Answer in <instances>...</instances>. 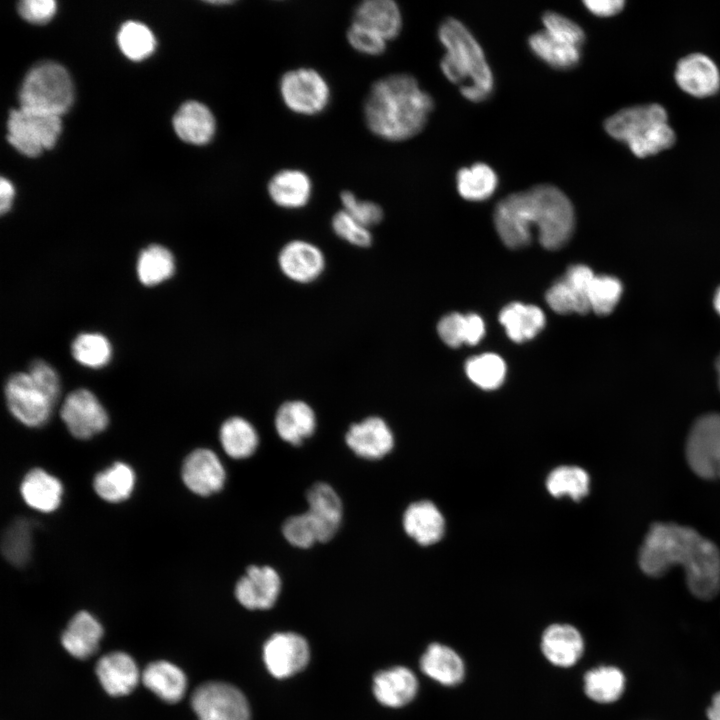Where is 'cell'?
Wrapping results in <instances>:
<instances>
[{
  "label": "cell",
  "mask_w": 720,
  "mask_h": 720,
  "mask_svg": "<svg viewBox=\"0 0 720 720\" xmlns=\"http://www.w3.org/2000/svg\"><path fill=\"white\" fill-rule=\"evenodd\" d=\"M74 359L90 368H101L111 359L112 347L108 339L99 333H81L72 342Z\"/></svg>",
  "instance_id": "7bdbcfd3"
},
{
  "label": "cell",
  "mask_w": 720,
  "mask_h": 720,
  "mask_svg": "<svg viewBox=\"0 0 720 720\" xmlns=\"http://www.w3.org/2000/svg\"><path fill=\"white\" fill-rule=\"evenodd\" d=\"M308 510L318 535V542L331 540L342 520V502L336 491L326 483L314 484L306 493Z\"/></svg>",
  "instance_id": "ffe728a7"
},
{
  "label": "cell",
  "mask_w": 720,
  "mask_h": 720,
  "mask_svg": "<svg viewBox=\"0 0 720 720\" xmlns=\"http://www.w3.org/2000/svg\"><path fill=\"white\" fill-rule=\"evenodd\" d=\"M465 371L474 384L485 390H493L503 383L506 365L498 355L485 353L470 358L465 364Z\"/></svg>",
  "instance_id": "ee69618b"
},
{
  "label": "cell",
  "mask_w": 720,
  "mask_h": 720,
  "mask_svg": "<svg viewBox=\"0 0 720 720\" xmlns=\"http://www.w3.org/2000/svg\"><path fill=\"white\" fill-rule=\"evenodd\" d=\"M584 649V638L572 625L553 624L542 635L541 650L547 660L556 666L570 667L576 664Z\"/></svg>",
  "instance_id": "603a6c76"
},
{
  "label": "cell",
  "mask_w": 720,
  "mask_h": 720,
  "mask_svg": "<svg viewBox=\"0 0 720 720\" xmlns=\"http://www.w3.org/2000/svg\"><path fill=\"white\" fill-rule=\"evenodd\" d=\"M279 93L290 111L303 116L322 113L331 99L327 80L319 71L310 67L286 71L279 80Z\"/></svg>",
  "instance_id": "ba28073f"
},
{
  "label": "cell",
  "mask_w": 720,
  "mask_h": 720,
  "mask_svg": "<svg viewBox=\"0 0 720 720\" xmlns=\"http://www.w3.org/2000/svg\"><path fill=\"white\" fill-rule=\"evenodd\" d=\"M604 129L639 158L655 155L675 142L666 110L655 103L619 110L605 120Z\"/></svg>",
  "instance_id": "277c9868"
},
{
  "label": "cell",
  "mask_w": 720,
  "mask_h": 720,
  "mask_svg": "<svg viewBox=\"0 0 720 720\" xmlns=\"http://www.w3.org/2000/svg\"><path fill=\"white\" fill-rule=\"evenodd\" d=\"M96 674L102 687L112 696L130 693L139 681L136 663L123 652H112L100 658Z\"/></svg>",
  "instance_id": "d4e9b609"
},
{
  "label": "cell",
  "mask_w": 720,
  "mask_h": 720,
  "mask_svg": "<svg viewBox=\"0 0 720 720\" xmlns=\"http://www.w3.org/2000/svg\"><path fill=\"white\" fill-rule=\"evenodd\" d=\"M135 485V474L132 468L122 462L98 473L93 487L99 497L108 502H120L127 499Z\"/></svg>",
  "instance_id": "ab89813d"
},
{
  "label": "cell",
  "mask_w": 720,
  "mask_h": 720,
  "mask_svg": "<svg viewBox=\"0 0 720 720\" xmlns=\"http://www.w3.org/2000/svg\"><path fill=\"white\" fill-rule=\"evenodd\" d=\"M705 714L707 720H720V690L711 696Z\"/></svg>",
  "instance_id": "6f0895ef"
},
{
  "label": "cell",
  "mask_w": 720,
  "mask_h": 720,
  "mask_svg": "<svg viewBox=\"0 0 720 720\" xmlns=\"http://www.w3.org/2000/svg\"><path fill=\"white\" fill-rule=\"evenodd\" d=\"M117 41L123 54L133 61H140L152 54L156 43L151 30L135 21H128L121 26Z\"/></svg>",
  "instance_id": "f6af8a7d"
},
{
  "label": "cell",
  "mask_w": 720,
  "mask_h": 720,
  "mask_svg": "<svg viewBox=\"0 0 720 720\" xmlns=\"http://www.w3.org/2000/svg\"><path fill=\"white\" fill-rule=\"evenodd\" d=\"M209 3L215 4V5H216V4L225 5V4H232L233 1H225V0H224V1H209Z\"/></svg>",
  "instance_id": "91938a15"
},
{
  "label": "cell",
  "mask_w": 720,
  "mask_h": 720,
  "mask_svg": "<svg viewBox=\"0 0 720 720\" xmlns=\"http://www.w3.org/2000/svg\"><path fill=\"white\" fill-rule=\"evenodd\" d=\"M32 522L25 518L15 519L5 530L2 552L14 566H23L31 556Z\"/></svg>",
  "instance_id": "60d3db41"
},
{
  "label": "cell",
  "mask_w": 720,
  "mask_h": 720,
  "mask_svg": "<svg viewBox=\"0 0 720 720\" xmlns=\"http://www.w3.org/2000/svg\"><path fill=\"white\" fill-rule=\"evenodd\" d=\"M176 134L183 141L194 145L208 144L216 132V120L212 111L203 103L188 101L181 105L173 118Z\"/></svg>",
  "instance_id": "cb8c5ba5"
},
{
  "label": "cell",
  "mask_w": 720,
  "mask_h": 720,
  "mask_svg": "<svg viewBox=\"0 0 720 720\" xmlns=\"http://www.w3.org/2000/svg\"><path fill=\"white\" fill-rule=\"evenodd\" d=\"M546 486L551 495H567L578 501L589 491V476L585 470L576 466H561L548 476Z\"/></svg>",
  "instance_id": "b9f144b4"
},
{
  "label": "cell",
  "mask_w": 720,
  "mask_h": 720,
  "mask_svg": "<svg viewBox=\"0 0 720 720\" xmlns=\"http://www.w3.org/2000/svg\"><path fill=\"white\" fill-rule=\"evenodd\" d=\"M282 533L297 548L306 549L318 542L316 527L307 512L287 518L282 525Z\"/></svg>",
  "instance_id": "c3c4849f"
},
{
  "label": "cell",
  "mask_w": 720,
  "mask_h": 720,
  "mask_svg": "<svg viewBox=\"0 0 720 720\" xmlns=\"http://www.w3.org/2000/svg\"><path fill=\"white\" fill-rule=\"evenodd\" d=\"M331 225L336 235L352 245L368 247L372 243L369 228L360 224L343 209L334 214Z\"/></svg>",
  "instance_id": "f907efd6"
},
{
  "label": "cell",
  "mask_w": 720,
  "mask_h": 720,
  "mask_svg": "<svg viewBox=\"0 0 720 720\" xmlns=\"http://www.w3.org/2000/svg\"><path fill=\"white\" fill-rule=\"evenodd\" d=\"M418 682L411 670L394 667L378 673L374 678L373 691L377 700L389 707H401L415 697Z\"/></svg>",
  "instance_id": "4316f807"
},
{
  "label": "cell",
  "mask_w": 720,
  "mask_h": 720,
  "mask_svg": "<svg viewBox=\"0 0 720 720\" xmlns=\"http://www.w3.org/2000/svg\"><path fill=\"white\" fill-rule=\"evenodd\" d=\"M175 271L173 254L164 246L152 244L144 248L137 260V275L146 286H155L169 279Z\"/></svg>",
  "instance_id": "f35d334b"
},
{
  "label": "cell",
  "mask_w": 720,
  "mask_h": 720,
  "mask_svg": "<svg viewBox=\"0 0 720 720\" xmlns=\"http://www.w3.org/2000/svg\"><path fill=\"white\" fill-rule=\"evenodd\" d=\"M494 224L509 248L527 246L537 229L540 244L550 250L563 247L575 226L573 205L558 187L549 184L512 193L495 207Z\"/></svg>",
  "instance_id": "6da1fadb"
},
{
  "label": "cell",
  "mask_w": 720,
  "mask_h": 720,
  "mask_svg": "<svg viewBox=\"0 0 720 720\" xmlns=\"http://www.w3.org/2000/svg\"><path fill=\"white\" fill-rule=\"evenodd\" d=\"M5 398L11 414L29 427L44 425L55 405L27 372H18L9 377L5 384Z\"/></svg>",
  "instance_id": "9c48e42d"
},
{
  "label": "cell",
  "mask_w": 720,
  "mask_h": 720,
  "mask_svg": "<svg viewBox=\"0 0 720 720\" xmlns=\"http://www.w3.org/2000/svg\"><path fill=\"white\" fill-rule=\"evenodd\" d=\"M313 192L310 176L300 169H282L271 176L267 193L277 206L299 209L307 205Z\"/></svg>",
  "instance_id": "7402d4cb"
},
{
  "label": "cell",
  "mask_w": 720,
  "mask_h": 720,
  "mask_svg": "<svg viewBox=\"0 0 720 720\" xmlns=\"http://www.w3.org/2000/svg\"><path fill=\"white\" fill-rule=\"evenodd\" d=\"M717 370H718V376H719V386H720V357L717 362Z\"/></svg>",
  "instance_id": "94428289"
},
{
  "label": "cell",
  "mask_w": 720,
  "mask_h": 720,
  "mask_svg": "<svg viewBox=\"0 0 720 720\" xmlns=\"http://www.w3.org/2000/svg\"><path fill=\"white\" fill-rule=\"evenodd\" d=\"M437 331L445 344L456 348L463 343L477 344L484 336L485 325L477 314L462 315L455 312L439 321Z\"/></svg>",
  "instance_id": "8d00e7d4"
},
{
  "label": "cell",
  "mask_w": 720,
  "mask_h": 720,
  "mask_svg": "<svg viewBox=\"0 0 720 720\" xmlns=\"http://www.w3.org/2000/svg\"><path fill=\"white\" fill-rule=\"evenodd\" d=\"M348 447L359 457L376 460L387 455L393 448V434L386 422L371 416L352 424L345 436Z\"/></svg>",
  "instance_id": "ac0fdd59"
},
{
  "label": "cell",
  "mask_w": 720,
  "mask_h": 720,
  "mask_svg": "<svg viewBox=\"0 0 720 720\" xmlns=\"http://www.w3.org/2000/svg\"><path fill=\"white\" fill-rule=\"evenodd\" d=\"M34 383L55 403L60 394L59 377L52 366L43 360H35L27 372Z\"/></svg>",
  "instance_id": "f5cc1de1"
},
{
  "label": "cell",
  "mask_w": 720,
  "mask_h": 720,
  "mask_svg": "<svg viewBox=\"0 0 720 720\" xmlns=\"http://www.w3.org/2000/svg\"><path fill=\"white\" fill-rule=\"evenodd\" d=\"M528 45L537 58L557 70L576 67L582 57V48L557 40L544 29L530 35Z\"/></svg>",
  "instance_id": "e575fe53"
},
{
  "label": "cell",
  "mask_w": 720,
  "mask_h": 720,
  "mask_svg": "<svg viewBox=\"0 0 720 720\" xmlns=\"http://www.w3.org/2000/svg\"><path fill=\"white\" fill-rule=\"evenodd\" d=\"M281 590L279 574L270 566H249L235 586V596L248 609H269Z\"/></svg>",
  "instance_id": "9a60e30c"
},
{
  "label": "cell",
  "mask_w": 720,
  "mask_h": 720,
  "mask_svg": "<svg viewBox=\"0 0 720 720\" xmlns=\"http://www.w3.org/2000/svg\"><path fill=\"white\" fill-rule=\"evenodd\" d=\"M191 705L198 720H250L244 695L230 684L207 682L195 689Z\"/></svg>",
  "instance_id": "30bf717a"
},
{
  "label": "cell",
  "mask_w": 720,
  "mask_h": 720,
  "mask_svg": "<svg viewBox=\"0 0 720 720\" xmlns=\"http://www.w3.org/2000/svg\"><path fill=\"white\" fill-rule=\"evenodd\" d=\"M144 685L168 703L178 702L186 690V677L181 669L167 661L150 663L142 673Z\"/></svg>",
  "instance_id": "836d02e7"
},
{
  "label": "cell",
  "mask_w": 720,
  "mask_h": 720,
  "mask_svg": "<svg viewBox=\"0 0 720 720\" xmlns=\"http://www.w3.org/2000/svg\"><path fill=\"white\" fill-rule=\"evenodd\" d=\"M622 294L621 282L612 276H594L589 288L590 310L597 315H608Z\"/></svg>",
  "instance_id": "bcb514c9"
},
{
  "label": "cell",
  "mask_w": 720,
  "mask_h": 720,
  "mask_svg": "<svg viewBox=\"0 0 720 720\" xmlns=\"http://www.w3.org/2000/svg\"><path fill=\"white\" fill-rule=\"evenodd\" d=\"M340 200L343 210L367 228L379 224L384 217L380 205L373 201L358 199L351 191H342Z\"/></svg>",
  "instance_id": "681fc988"
},
{
  "label": "cell",
  "mask_w": 720,
  "mask_h": 720,
  "mask_svg": "<svg viewBox=\"0 0 720 720\" xmlns=\"http://www.w3.org/2000/svg\"><path fill=\"white\" fill-rule=\"evenodd\" d=\"M313 409L304 401L294 400L282 404L275 415V428L280 438L298 446L315 430Z\"/></svg>",
  "instance_id": "484cf974"
},
{
  "label": "cell",
  "mask_w": 720,
  "mask_h": 720,
  "mask_svg": "<svg viewBox=\"0 0 720 720\" xmlns=\"http://www.w3.org/2000/svg\"><path fill=\"white\" fill-rule=\"evenodd\" d=\"M499 321L507 335L517 343L534 338L545 326V315L535 305L510 303L500 314Z\"/></svg>",
  "instance_id": "d6a6232c"
},
{
  "label": "cell",
  "mask_w": 720,
  "mask_h": 720,
  "mask_svg": "<svg viewBox=\"0 0 720 720\" xmlns=\"http://www.w3.org/2000/svg\"><path fill=\"white\" fill-rule=\"evenodd\" d=\"M586 9L599 17H610L618 14L624 7L622 0H586L583 1Z\"/></svg>",
  "instance_id": "11a10c76"
},
{
  "label": "cell",
  "mask_w": 720,
  "mask_h": 720,
  "mask_svg": "<svg viewBox=\"0 0 720 720\" xmlns=\"http://www.w3.org/2000/svg\"><path fill=\"white\" fill-rule=\"evenodd\" d=\"M102 635L100 623L88 612L81 611L68 623L61 642L72 656L85 659L97 651Z\"/></svg>",
  "instance_id": "f546056e"
},
{
  "label": "cell",
  "mask_w": 720,
  "mask_h": 720,
  "mask_svg": "<svg viewBox=\"0 0 720 720\" xmlns=\"http://www.w3.org/2000/svg\"><path fill=\"white\" fill-rule=\"evenodd\" d=\"M20 492L25 503L41 512H52L58 508L63 495L59 479L37 468L26 474Z\"/></svg>",
  "instance_id": "f1b7e54d"
},
{
  "label": "cell",
  "mask_w": 720,
  "mask_h": 720,
  "mask_svg": "<svg viewBox=\"0 0 720 720\" xmlns=\"http://www.w3.org/2000/svg\"><path fill=\"white\" fill-rule=\"evenodd\" d=\"M405 532L421 545L440 540L444 532V518L430 501L412 503L403 515Z\"/></svg>",
  "instance_id": "83f0119b"
},
{
  "label": "cell",
  "mask_w": 720,
  "mask_h": 720,
  "mask_svg": "<svg viewBox=\"0 0 720 720\" xmlns=\"http://www.w3.org/2000/svg\"><path fill=\"white\" fill-rule=\"evenodd\" d=\"M626 688V674L616 665H600L588 670L584 675V692L590 700L598 704L619 701Z\"/></svg>",
  "instance_id": "4dcf8cb0"
},
{
  "label": "cell",
  "mask_w": 720,
  "mask_h": 720,
  "mask_svg": "<svg viewBox=\"0 0 720 720\" xmlns=\"http://www.w3.org/2000/svg\"><path fill=\"white\" fill-rule=\"evenodd\" d=\"M346 39L355 51L368 56H379L387 47V41L381 36L354 22L346 31Z\"/></svg>",
  "instance_id": "816d5d0a"
},
{
  "label": "cell",
  "mask_w": 720,
  "mask_h": 720,
  "mask_svg": "<svg viewBox=\"0 0 720 720\" xmlns=\"http://www.w3.org/2000/svg\"><path fill=\"white\" fill-rule=\"evenodd\" d=\"M306 640L295 633H278L264 645L263 658L268 671L276 678H287L301 671L309 660Z\"/></svg>",
  "instance_id": "5bb4252c"
},
{
  "label": "cell",
  "mask_w": 720,
  "mask_h": 720,
  "mask_svg": "<svg viewBox=\"0 0 720 720\" xmlns=\"http://www.w3.org/2000/svg\"><path fill=\"white\" fill-rule=\"evenodd\" d=\"M224 451L234 459L250 457L257 449L259 438L253 425L242 417L227 419L220 428Z\"/></svg>",
  "instance_id": "74e56055"
},
{
  "label": "cell",
  "mask_w": 720,
  "mask_h": 720,
  "mask_svg": "<svg viewBox=\"0 0 720 720\" xmlns=\"http://www.w3.org/2000/svg\"><path fill=\"white\" fill-rule=\"evenodd\" d=\"M438 38L446 50L440 61L445 77L454 84H464L470 80L468 85L492 94V70L469 29L458 19L448 17L439 26Z\"/></svg>",
  "instance_id": "5b68a950"
},
{
  "label": "cell",
  "mask_w": 720,
  "mask_h": 720,
  "mask_svg": "<svg viewBox=\"0 0 720 720\" xmlns=\"http://www.w3.org/2000/svg\"><path fill=\"white\" fill-rule=\"evenodd\" d=\"M433 108L432 96L421 89L415 77L395 73L371 85L363 103V116L372 134L399 142L419 134Z\"/></svg>",
  "instance_id": "3957f363"
},
{
  "label": "cell",
  "mask_w": 720,
  "mask_h": 720,
  "mask_svg": "<svg viewBox=\"0 0 720 720\" xmlns=\"http://www.w3.org/2000/svg\"><path fill=\"white\" fill-rule=\"evenodd\" d=\"M20 108L62 116L73 102L68 72L54 62H42L26 75L19 93Z\"/></svg>",
  "instance_id": "8992f818"
},
{
  "label": "cell",
  "mask_w": 720,
  "mask_h": 720,
  "mask_svg": "<svg viewBox=\"0 0 720 720\" xmlns=\"http://www.w3.org/2000/svg\"><path fill=\"white\" fill-rule=\"evenodd\" d=\"M456 186L462 198L469 201H484L497 189L498 176L488 164L478 162L458 170Z\"/></svg>",
  "instance_id": "d590c367"
},
{
  "label": "cell",
  "mask_w": 720,
  "mask_h": 720,
  "mask_svg": "<svg viewBox=\"0 0 720 720\" xmlns=\"http://www.w3.org/2000/svg\"><path fill=\"white\" fill-rule=\"evenodd\" d=\"M714 306L717 312L720 314V287L717 290L715 297H714Z\"/></svg>",
  "instance_id": "680465c9"
},
{
  "label": "cell",
  "mask_w": 720,
  "mask_h": 720,
  "mask_svg": "<svg viewBox=\"0 0 720 720\" xmlns=\"http://www.w3.org/2000/svg\"><path fill=\"white\" fill-rule=\"evenodd\" d=\"M181 474L187 488L201 496L220 491L225 482L221 461L213 451L205 448L196 449L185 458Z\"/></svg>",
  "instance_id": "2e32d148"
},
{
  "label": "cell",
  "mask_w": 720,
  "mask_h": 720,
  "mask_svg": "<svg viewBox=\"0 0 720 720\" xmlns=\"http://www.w3.org/2000/svg\"><path fill=\"white\" fill-rule=\"evenodd\" d=\"M278 264L283 274L298 283L316 280L325 267V257L314 244L293 240L281 249Z\"/></svg>",
  "instance_id": "d6986e66"
},
{
  "label": "cell",
  "mask_w": 720,
  "mask_h": 720,
  "mask_svg": "<svg viewBox=\"0 0 720 720\" xmlns=\"http://www.w3.org/2000/svg\"><path fill=\"white\" fill-rule=\"evenodd\" d=\"M352 22L357 23L391 41L399 36L403 20L401 10L393 0H365L354 11Z\"/></svg>",
  "instance_id": "44dd1931"
},
{
  "label": "cell",
  "mask_w": 720,
  "mask_h": 720,
  "mask_svg": "<svg viewBox=\"0 0 720 720\" xmlns=\"http://www.w3.org/2000/svg\"><path fill=\"white\" fill-rule=\"evenodd\" d=\"M678 86L694 97L714 95L720 88V72L714 61L702 53L689 54L676 65Z\"/></svg>",
  "instance_id": "e0dca14e"
},
{
  "label": "cell",
  "mask_w": 720,
  "mask_h": 720,
  "mask_svg": "<svg viewBox=\"0 0 720 720\" xmlns=\"http://www.w3.org/2000/svg\"><path fill=\"white\" fill-rule=\"evenodd\" d=\"M19 14L28 22L44 24L56 12V2L53 0H23L18 4Z\"/></svg>",
  "instance_id": "db71d44e"
},
{
  "label": "cell",
  "mask_w": 720,
  "mask_h": 720,
  "mask_svg": "<svg viewBox=\"0 0 720 720\" xmlns=\"http://www.w3.org/2000/svg\"><path fill=\"white\" fill-rule=\"evenodd\" d=\"M680 564L690 592L711 600L720 591V552L716 545L690 527L655 523L639 553V565L648 576L659 577Z\"/></svg>",
  "instance_id": "7a4b0ae2"
},
{
  "label": "cell",
  "mask_w": 720,
  "mask_h": 720,
  "mask_svg": "<svg viewBox=\"0 0 720 720\" xmlns=\"http://www.w3.org/2000/svg\"><path fill=\"white\" fill-rule=\"evenodd\" d=\"M14 187L9 180L2 177L0 181V211L5 214L11 208L14 199Z\"/></svg>",
  "instance_id": "9f6ffc18"
},
{
  "label": "cell",
  "mask_w": 720,
  "mask_h": 720,
  "mask_svg": "<svg viewBox=\"0 0 720 720\" xmlns=\"http://www.w3.org/2000/svg\"><path fill=\"white\" fill-rule=\"evenodd\" d=\"M60 417L68 431L78 439H88L108 425V414L97 397L87 389L72 391L65 398Z\"/></svg>",
  "instance_id": "7c38bea8"
},
{
  "label": "cell",
  "mask_w": 720,
  "mask_h": 720,
  "mask_svg": "<svg viewBox=\"0 0 720 720\" xmlns=\"http://www.w3.org/2000/svg\"><path fill=\"white\" fill-rule=\"evenodd\" d=\"M420 668L428 677L445 686L459 684L465 674L461 657L452 648L440 643L428 646L421 657Z\"/></svg>",
  "instance_id": "1f68e13d"
},
{
  "label": "cell",
  "mask_w": 720,
  "mask_h": 720,
  "mask_svg": "<svg viewBox=\"0 0 720 720\" xmlns=\"http://www.w3.org/2000/svg\"><path fill=\"white\" fill-rule=\"evenodd\" d=\"M542 23L544 30L552 37L582 48L586 39L585 32L576 22L560 13L547 11L542 16Z\"/></svg>",
  "instance_id": "7dc6e473"
},
{
  "label": "cell",
  "mask_w": 720,
  "mask_h": 720,
  "mask_svg": "<svg viewBox=\"0 0 720 720\" xmlns=\"http://www.w3.org/2000/svg\"><path fill=\"white\" fill-rule=\"evenodd\" d=\"M593 271L585 265L570 266L565 275L547 291L546 301L559 314H586L590 310L589 288Z\"/></svg>",
  "instance_id": "4fadbf2b"
},
{
  "label": "cell",
  "mask_w": 720,
  "mask_h": 720,
  "mask_svg": "<svg viewBox=\"0 0 720 720\" xmlns=\"http://www.w3.org/2000/svg\"><path fill=\"white\" fill-rule=\"evenodd\" d=\"M686 457L700 477L720 478V414L699 418L690 430Z\"/></svg>",
  "instance_id": "8fae6325"
},
{
  "label": "cell",
  "mask_w": 720,
  "mask_h": 720,
  "mask_svg": "<svg viewBox=\"0 0 720 720\" xmlns=\"http://www.w3.org/2000/svg\"><path fill=\"white\" fill-rule=\"evenodd\" d=\"M7 128L9 143L23 155L36 157L56 144L61 116L19 108L10 112Z\"/></svg>",
  "instance_id": "52a82bcc"
}]
</instances>
